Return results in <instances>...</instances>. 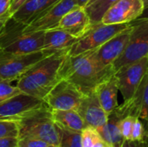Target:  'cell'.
Listing matches in <instances>:
<instances>
[{
	"instance_id": "9a60e30c",
	"label": "cell",
	"mask_w": 148,
	"mask_h": 147,
	"mask_svg": "<svg viewBox=\"0 0 148 147\" xmlns=\"http://www.w3.org/2000/svg\"><path fill=\"white\" fill-rule=\"evenodd\" d=\"M78 41V38L59 29H48L44 33L42 51L50 55L59 51L69 50Z\"/></svg>"
},
{
	"instance_id": "83f0119b",
	"label": "cell",
	"mask_w": 148,
	"mask_h": 147,
	"mask_svg": "<svg viewBox=\"0 0 148 147\" xmlns=\"http://www.w3.org/2000/svg\"><path fill=\"white\" fill-rule=\"evenodd\" d=\"M18 137H6L0 139V147H17Z\"/></svg>"
},
{
	"instance_id": "d4e9b609",
	"label": "cell",
	"mask_w": 148,
	"mask_h": 147,
	"mask_svg": "<svg viewBox=\"0 0 148 147\" xmlns=\"http://www.w3.org/2000/svg\"><path fill=\"white\" fill-rule=\"evenodd\" d=\"M147 133V129L144 126V124L141 122V120L140 118H137L134 124V127L132 130L130 140L134 141H143L145 139V135Z\"/></svg>"
},
{
	"instance_id": "277c9868",
	"label": "cell",
	"mask_w": 148,
	"mask_h": 147,
	"mask_svg": "<svg viewBox=\"0 0 148 147\" xmlns=\"http://www.w3.org/2000/svg\"><path fill=\"white\" fill-rule=\"evenodd\" d=\"M133 26L131 37L125 51L113 63L116 72L148 55V20L136 19L133 22Z\"/></svg>"
},
{
	"instance_id": "4316f807",
	"label": "cell",
	"mask_w": 148,
	"mask_h": 147,
	"mask_svg": "<svg viewBox=\"0 0 148 147\" xmlns=\"http://www.w3.org/2000/svg\"><path fill=\"white\" fill-rule=\"evenodd\" d=\"M96 129L91 126H86L82 132V147H94V139Z\"/></svg>"
},
{
	"instance_id": "f546056e",
	"label": "cell",
	"mask_w": 148,
	"mask_h": 147,
	"mask_svg": "<svg viewBox=\"0 0 148 147\" xmlns=\"http://www.w3.org/2000/svg\"><path fill=\"white\" fill-rule=\"evenodd\" d=\"M27 1L29 0H11L10 8V16L13 15L16 10H18Z\"/></svg>"
},
{
	"instance_id": "484cf974",
	"label": "cell",
	"mask_w": 148,
	"mask_h": 147,
	"mask_svg": "<svg viewBox=\"0 0 148 147\" xmlns=\"http://www.w3.org/2000/svg\"><path fill=\"white\" fill-rule=\"evenodd\" d=\"M139 118L140 120H144L147 122L148 126V80L142 94V98H141L140 107L139 111Z\"/></svg>"
},
{
	"instance_id": "1f68e13d",
	"label": "cell",
	"mask_w": 148,
	"mask_h": 147,
	"mask_svg": "<svg viewBox=\"0 0 148 147\" xmlns=\"http://www.w3.org/2000/svg\"><path fill=\"white\" fill-rule=\"evenodd\" d=\"M121 147H145L143 141H134V140H124Z\"/></svg>"
},
{
	"instance_id": "ba28073f",
	"label": "cell",
	"mask_w": 148,
	"mask_h": 147,
	"mask_svg": "<svg viewBox=\"0 0 148 147\" xmlns=\"http://www.w3.org/2000/svg\"><path fill=\"white\" fill-rule=\"evenodd\" d=\"M145 10L143 0H118L101 18L104 24L130 23L141 16Z\"/></svg>"
},
{
	"instance_id": "8fae6325",
	"label": "cell",
	"mask_w": 148,
	"mask_h": 147,
	"mask_svg": "<svg viewBox=\"0 0 148 147\" xmlns=\"http://www.w3.org/2000/svg\"><path fill=\"white\" fill-rule=\"evenodd\" d=\"M76 111L83 119L87 126L95 129L104 126L108 119V114L101 107L95 91L84 94Z\"/></svg>"
},
{
	"instance_id": "9c48e42d",
	"label": "cell",
	"mask_w": 148,
	"mask_h": 147,
	"mask_svg": "<svg viewBox=\"0 0 148 147\" xmlns=\"http://www.w3.org/2000/svg\"><path fill=\"white\" fill-rule=\"evenodd\" d=\"M79 6L77 0H60L42 16L28 25H23L22 32L46 31L56 29L62 18L71 10Z\"/></svg>"
},
{
	"instance_id": "ac0fdd59",
	"label": "cell",
	"mask_w": 148,
	"mask_h": 147,
	"mask_svg": "<svg viewBox=\"0 0 148 147\" xmlns=\"http://www.w3.org/2000/svg\"><path fill=\"white\" fill-rule=\"evenodd\" d=\"M52 116L56 124L63 130L82 133L87 126L76 110H52Z\"/></svg>"
},
{
	"instance_id": "3957f363",
	"label": "cell",
	"mask_w": 148,
	"mask_h": 147,
	"mask_svg": "<svg viewBox=\"0 0 148 147\" xmlns=\"http://www.w3.org/2000/svg\"><path fill=\"white\" fill-rule=\"evenodd\" d=\"M18 139L36 138L59 147L62 130L56 124L52 109L45 103L17 119Z\"/></svg>"
},
{
	"instance_id": "52a82bcc",
	"label": "cell",
	"mask_w": 148,
	"mask_h": 147,
	"mask_svg": "<svg viewBox=\"0 0 148 147\" xmlns=\"http://www.w3.org/2000/svg\"><path fill=\"white\" fill-rule=\"evenodd\" d=\"M83 96L74 84L61 79L43 101L52 110H76Z\"/></svg>"
},
{
	"instance_id": "d6a6232c",
	"label": "cell",
	"mask_w": 148,
	"mask_h": 147,
	"mask_svg": "<svg viewBox=\"0 0 148 147\" xmlns=\"http://www.w3.org/2000/svg\"><path fill=\"white\" fill-rule=\"evenodd\" d=\"M10 18V15H7V16H4L3 17H0V31L2 30V29L3 28V26L5 25L7 20ZM2 51V49L0 48V52Z\"/></svg>"
},
{
	"instance_id": "7a4b0ae2",
	"label": "cell",
	"mask_w": 148,
	"mask_h": 147,
	"mask_svg": "<svg viewBox=\"0 0 148 147\" xmlns=\"http://www.w3.org/2000/svg\"><path fill=\"white\" fill-rule=\"evenodd\" d=\"M69 51H59L40 60L18 79L16 87L23 94L44 100L61 80L59 70Z\"/></svg>"
},
{
	"instance_id": "5b68a950",
	"label": "cell",
	"mask_w": 148,
	"mask_h": 147,
	"mask_svg": "<svg viewBox=\"0 0 148 147\" xmlns=\"http://www.w3.org/2000/svg\"><path fill=\"white\" fill-rule=\"evenodd\" d=\"M130 23L104 24L102 23L94 24L92 28L70 48L69 55H76L83 52L98 49L109 39L121 31L127 29Z\"/></svg>"
},
{
	"instance_id": "6da1fadb",
	"label": "cell",
	"mask_w": 148,
	"mask_h": 147,
	"mask_svg": "<svg viewBox=\"0 0 148 147\" xmlns=\"http://www.w3.org/2000/svg\"><path fill=\"white\" fill-rule=\"evenodd\" d=\"M116 73L113 65L104 67L96 57V49L76 55H67L59 70L61 79L74 84L82 94H88L104 80Z\"/></svg>"
},
{
	"instance_id": "e0dca14e",
	"label": "cell",
	"mask_w": 148,
	"mask_h": 147,
	"mask_svg": "<svg viewBox=\"0 0 148 147\" xmlns=\"http://www.w3.org/2000/svg\"><path fill=\"white\" fill-rule=\"evenodd\" d=\"M123 117L115 108L108 115L107 123L96 129L103 140L110 147H121L125 140L121 132V121Z\"/></svg>"
},
{
	"instance_id": "f1b7e54d",
	"label": "cell",
	"mask_w": 148,
	"mask_h": 147,
	"mask_svg": "<svg viewBox=\"0 0 148 147\" xmlns=\"http://www.w3.org/2000/svg\"><path fill=\"white\" fill-rule=\"evenodd\" d=\"M11 0H0V17L10 15Z\"/></svg>"
},
{
	"instance_id": "8992f818",
	"label": "cell",
	"mask_w": 148,
	"mask_h": 147,
	"mask_svg": "<svg viewBox=\"0 0 148 147\" xmlns=\"http://www.w3.org/2000/svg\"><path fill=\"white\" fill-rule=\"evenodd\" d=\"M48 56L42 50L31 54L16 55L0 52V78L3 81L18 80L29 68Z\"/></svg>"
},
{
	"instance_id": "836d02e7",
	"label": "cell",
	"mask_w": 148,
	"mask_h": 147,
	"mask_svg": "<svg viewBox=\"0 0 148 147\" xmlns=\"http://www.w3.org/2000/svg\"><path fill=\"white\" fill-rule=\"evenodd\" d=\"M139 20H148V8H146L143 14L141 15L140 17L138 18Z\"/></svg>"
},
{
	"instance_id": "2e32d148",
	"label": "cell",
	"mask_w": 148,
	"mask_h": 147,
	"mask_svg": "<svg viewBox=\"0 0 148 147\" xmlns=\"http://www.w3.org/2000/svg\"><path fill=\"white\" fill-rule=\"evenodd\" d=\"M100 103L104 111L109 115L113 113L118 105L119 82L116 75H113L101 81L95 89Z\"/></svg>"
},
{
	"instance_id": "cb8c5ba5",
	"label": "cell",
	"mask_w": 148,
	"mask_h": 147,
	"mask_svg": "<svg viewBox=\"0 0 148 147\" xmlns=\"http://www.w3.org/2000/svg\"><path fill=\"white\" fill-rule=\"evenodd\" d=\"M137 117L133 115H127L124 117L121 121V132L125 140L130 139L132 130L134 127V124L136 120Z\"/></svg>"
},
{
	"instance_id": "603a6c76",
	"label": "cell",
	"mask_w": 148,
	"mask_h": 147,
	"mask_svg": "<svg viewBox=\"0 0 148 147\" xmlns=\"http://www.w3.org/2000/svg\"><path fill=\"white\" fill-rule=\"evenodd\" d=\"M17 147H58L43 139L36 138H21L18 139Z\"/></svg>"
},
{
	"instance_id": "5bb4252c",
	"label": "cell",
	"mask_w": 148,
	"mask_h": 147,
	"mask_svg": "<svg viewBox=\"0 0 148 147\" xmlns=\"http://www.w3.org/2000/svg\"><path fill=\"white\" fill-rule=\"evenodd\" d=\"M60 0H29L10 17L16 23L28 25L42 16Z\"/></svg>"
},
{
	"instance_id": "4fadbf2b",
	"label": "cell",
	"mask_w": 148,
	"mask_h": 147,
	"mask_svg": "<svg viewBox=\"0 0 148 147\" xmlns=\"http://www.w3.org/2000/svg\"><path fill=\"white\" fill-rule=\"evenodd\" d=\"M92 26L93 24L85 9L77 6L62 18L56 29L64 30L79 39L82 37Z\"/></svg>"
},
{
	"instance_id": "4dcf8cb0",
	"label": "cell",
	"mask_w": 148,
	"mask_h": 147,
	"mask_svg": "<svg viewBox=\"0 0 148 147\" xmlns=\"http://www.w3.org/2000/svg\"><path fill=\"white\" fill-rule=\"evenodd\" d=\"M94 147H110L103 140V139L101 137L97 130H96V133L94 139Z\"/></svg>"
},
{
	"instance_id": "7402d4cb",
	"label": "cell",
	"mask_w": 148,
	"mask_h": 147,
	"mask_svg": "<svg viewBox=\"0 0 148 147\" xmlns=\"http://www.w3.org/2000/svg\"><path fill=\"white\" fill-rule=\"evenodd\" d=\"M22 94L21 90L16 86H11L10 81H0V102L7 101L12 97H15Z\"/></svg>"
},
{
	"instance_id": "e575fe53",
	"label": "cell",
	"mask_w": 148,
	"mask_h": 147,
	"mask_svg": "<svg viewBox=\"0 0 148 147\" xmlns=\"http://www.w3.org/2000/svg\"><path fill=\"white\" fill-rule=\"evenodd\" d=\"M143 143H144L145 147H148V130H147V133H146V135H145V139L143 140Z\"/></svg>"
},
{
	"instance_id": "d6986e66",
	"label": "cell",
	"mask_w": 148,
	"mask_h": 147,
	"mask_svg": "<svg viewBox=\"0 0 148 147\" xmlns=\"http://www.w3.org/2000/svg\"><path fill=\"white\" fill-rule=\"evenodd\" d=\"M118 0H77L78 5L83 7L88 13L92 24L101 22L105 12Z\"/></svg>"
},
{
	"instance_id": "7c38bea8",
	"label": "cell",
	"mask_w": 148,
	"mask_h": 147,
	"mask_svg": "<svg viewBox=\"0 0 148 147\" xmlns=\"http://www.w3.org/2000/svg\"><path fill=\"white\" fill-rule=\"evenodd\" d=\"M43 103V100L22 93L0 102V120H17L25 113L39 107Z\"/></svg>"
},
{
	"instance_id": "44dd1931",
	"label": "cell",
	"mask_w": 148,
	"mask_h": 147,
	"mask_svg": "<svg viewBox=\"0 0 148 147\" xmlns=\"http://www.w3.org/2000/svg\"><path fill=\"white\" fill-rule=\"evenodd\" d=\"M18 137L17 120H0V139Z\"/></svg>"
},
{
	"instance_id": "ffe728a7",
	"label": "cell",
	"mask_w": 148,
	"mask_h": 147,
	"mask_svg": "<svg viewBox=\"0 0 148 147\" xmlns=\"http://www.w3.org/2000/svg\"><path fill=\"white\" fill-rule=\"evenodd\" d=\"M62 138L59 147H82V133L62 129Z\"/></svg>"
},
{
	"instance_id": "d590c367",
	"label": "cell",
	"mask_w": 148,
	"mask_h": 147,
	"mask_svg": "<svg viewBox=\"0 0 148 147\" xmlns=\"http://www.w3.org/2000/svg\"><path fill=\"white\" fill-rule=\"evenodd\" d=\"M144 2V4H145V9L148 8V0H143Z\"/></svg>"
},
{
	"instance_id": "30bf717a",
	"label": "cell",
	"mask_w": 148,
	"mask_h": 147,
	"mask_svg": "<svg viewBox=\"0 0 148 147\" xmlns=\"http://www.w3.org/2000/svg\"><path fill=\"white\" fill-rule=\"evenodd\" d=\"M133 23L124 30L109 39L101 47L96 49V57L104 66H111L125 51L133 31Z\"/></svg>"
}]
</instances>
